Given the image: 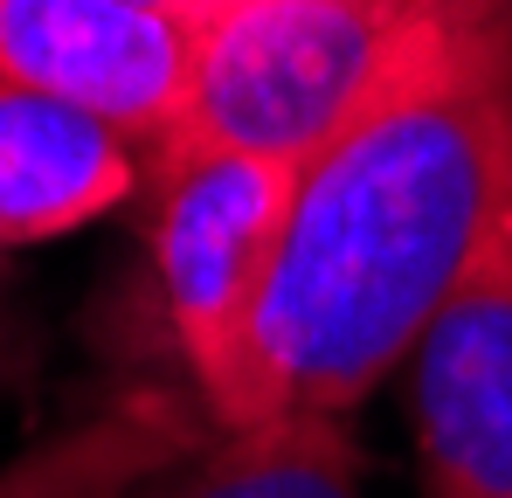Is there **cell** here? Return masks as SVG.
I'll use <instances>...</instances> for the list:
<instances>
[{
  "label": "cell",
  "instance_id": "1",
  "mask_svg": "<svg viewBox=\"0 0 512 498\" xmlns=\"http://www.w3.org/2000/svg\"><path fill=\"white\" fill-rule=\"evenodd\" d=\"M506 229L512 0H443L381 90L305 160L208 415L222 429L353 422Z\"/></svg>",
  "mask_w": 512,
  "mask_h": 498
},
{
  "label": "cell",
  "instance_id": "2",
  "mask_svg": "<svg viewBox=\"0 0 512 498\" xmlns=\"http://www.w3.org/2000/svg\"><path fill=\"white\" fill-rule=\"evenodd\" d=\"M298 166L222 153V146H153L146 153V229L132 270L97 298L90 332L132 381H167L201 395L236 346L284 236Z\"/></svg>",
  "mask_w": 512,
  "mask_h": 498
},
{
  "label": "cell",
  "instance_id": "3",
  "mask_svg": "<svg viewBox=\"0 0 512 498\" xmlns=\"http://www.w3.org/2000/svg\"><path fill=\"white\" fill-rule=\"evenodd\" d=\"M436 7L443 0H222L194 28L187 104L160 146H222L305 173Z\"/></svg>",
  "mask_w": 512,
  "mask_h": 498
},
{
  "label": "cell",
  "instance_id": "4",
  "mask_svg": "<svg viewBox=\"0 0 512 498\" xmlns=\"http://www.w3.org/2000/svg\"><path fill=\"white\" fill-rule=\"evenodd\" d=\"M423 498H512V229L409 353Z\"/></svg>",
  "mask_w": 512,
  "mask_h": 498
},
{
  "label": "cell",
  "instance_id": "5",
  "mask_svg": "<svg viewBox=\"0 0 512 498\" xmlns=\"http://www.w3.org/2000/svg\"><path fill=\"white\" fill-rule=\"evenodd\" d=\"M194 28L132 0H0V83L97 111L146 153L180 125Z\"/></svg>",
  "mask_w": 512,
  "mask_h": 498
},
{
  "label": "cell",
  "instance_id": "6",
  "mask_svg": "<svg viewBox=\"0 0 512 498\" xmlns=\"http://www.w3.org/2000/svg\"><path fill=\"white\" fill-rule=\"evenodd\" d=\"M139 187H146L139 139L63 97L0 83V256L70 236L125 208Z\"/></svg>",
  "mask_w": 512,
  "mask_h": 498
},
{
  "label": "cell",
  "instance_id": "7",
  "mask_svg": "<svg viewBox=\"0 0 512 498\" xmlns=\"http://www.w3.org/2000/svg\"><path fill=\"white\" fill-rule=\"evenodd\" d=\"M208 436H215V415L201 409V395L167 381H125L111 402L7 457L0 498H125Z\"/></svg>",
  "mask_w": 512,
  "mask_h": 498
},
{
  "label": "cell",
  "instance_id": "8",
  "mask_svg": "<svg viewBox=\"0 0 512 498\" xmlns=\"http://www.w3.org/2000/svg\"><path fill=\"white\" fill-rule=\"evenodd\" d=\"M125 498H360V443L346 422L284 415V422H236Z\"/></svg>",
  "mask_w": 512,
  "mask_h": 498
},
{
  "label": "cell",
  "instance_id": "9",
  "mask_svg": "<svg viewBox=\"0 0 512 498\" xmlns=\"http://www.w3.org/2000/svg\"><path fill=\"white\" fill-rule=\"evenodd\" d=\"M28 367H35V326L21 319V305H14V291H7V277H0V395H7V388H21V381H28Z\"/></svg>",
  "mask_w": 512,
  "mask_h": 498
},
{
  "label": "cell",
  "instance_id": "10",
  "mask_svg": "<svg viewBox=\"0 0 512 498\" xmlns=\"http://www.w3.org/2000/svg\"><path fill=\"white\" fill-rule=\"evenodd\" d=\"M132 7H146V14H167V21H180V28H201L222 0H132Z\"/></svg>",
  "mask_w": 512,
  "mask_h": 498
}]
</instances>
